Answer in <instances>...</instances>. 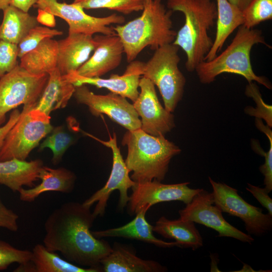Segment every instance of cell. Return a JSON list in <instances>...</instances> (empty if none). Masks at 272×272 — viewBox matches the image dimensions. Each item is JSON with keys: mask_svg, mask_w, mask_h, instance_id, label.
Instances as JSON below:
<instances>
[{"mask_svg": "<svg viewBox=\"0 0 272 272\" xmlns=\"http://www.w3.org/2000/svg\"><path fill=\"white\" fill-rule=\"evenodd\" d=\"M90 208L83 203L68 201L53 210L44 223L43 243L48 250L60 252L74 264L102 270L101 261L112 247L92 233L96 218Z\"/></svg>", "mask_w": 272, "mask_h": 272, "instance_id": "obj_1", "label": "cell"}, {"mask_svg": "<svg viewBox=\"0 0 272 272\" xmlns=\"http://www.w3.org/2000/svg\"><path fill=\"white\" fill-rule=\"evenodd\" d=\"M142 15L124 25L112 26L120 38L127 61L135 59L146 47L153 50L172 43L177 32L173 29L172 11L162 0H144Z\"/></svg>", "mask_w": 272, "mask_h": 272, "instance_id": "obj_2", "label": "cell"}, {"mask_svg": "<svg viewBox=\"0 0 272 272\" xmlns=\"http://www.w3.org/2000/svg\"><path fill=\"white\" fill-rule=\"evenodd\" d=\"M167 7L184 16V24L172 43L185 52L187 71H195L213 45L214 40L208 31L217 19L216 4L213 0H167Z\"/></svg>", "mask_w": 272, "mask_h": 272, "instance_id": "obj_3", "label": "cell"}, {"mask_svg": "<svg viewBox=\"0 0 272 272\" xmlns=\"http://www.w3.org/2000/svg\"><path fill=\"white\" fill-rule=\"evenodd\" d=\"M122 145L127 147L125 160L130 178L136 183L154 179L163 180L173 157L181 149L164 135L154 136L141 128L128 130L123 135Z\"/></svg>", "mask_w": 272, "mask_h": 272, "instance_id": "obj_4", "label": "cell"}, {"mask_svg": "<svg viewBox=\"0 0 272 272\" xmlns=\"http://www.w3.org/2000/svg\"><path fill=\"white\" fill-rule=\"evenodd\" d=\"M258 43L271 47L265 41L260 30L239 26L225 50L212 60L202 61L197 65L195 71L199 81L202 84H210L219 75L231 73L243 77L248 83L255 81L271 89L269 81L263 76L256 75L252 69L250 52L252 47Z\"/></svg>", "mask_w": 272, "mask_h": 272, "instance_id": "obj_5", "label": "cell"}, {"mask_svg": "<svg viewBox=\"0 0 272 272\" xmlns=\"http://www.w3.org/2000/svg\"><path fill=\"white\" fill-rule=\"evenodd\" d=\"M179 48L173 43L159 47L145 62L143 71V77L157 87L165 108L171 113L182 99L186 83V79L178 67Z\"/></svg>", "mask_w": 272, "mask_h": 272, "instance_id": "obj_6", "label": "cell"}, {"mask_svg": "<svg viewBox=\"0 0 272 272\" xmlns=\"http://www.w3.org/2000/svg\"><path fill=\"white\" fill-rule=\"evenodd\" d=\"M36 104L24 105L19 119L4 140L0 151V161L13 158L26 160L52 130L50 116L36 109Z\"/></svg>", "mask_w": 272, "mask_h": 272, "instance_id": "obj_7", "label": "cell"}, {"mask_svg": "<svg viewBox=\"0 0 272 272\" xmlns=\"http://www.w3.org/2000/svg\"><path fill=\"white\" fill-rule=\"evenodd\" d=\"M48 78L47 74H31L20 64L0 77V125L6 114L20 105L36 104Z\"/></svg>", "mask_w": 272, "mask_h": 272, "instance_id": "obj_8", "label": "cell"}, {"mask_svg": "<svg viewBox=\"0 0 272 272\" xmlns=\"http://www.w3.org/2000/svg\"><path fill=\"white\" fill-rule=\"evenodd\" d=\"M81 131L85 135L109 148L112 152L113 156L112 167L106 184L85 200L83 202V205L91 208L96 203V206L92 212L93 214L96 218L102 216L105 214L111 194L114 190H118L119 193L118 206L120 210H122L127 206L129 199L128 190L131 188L135 182L129 176L130 171L122 158L120 149L117 146L116 133L113 132L112 137L109 135V141H104L90 133Z\"/></svg>", "mask_w": 272, "mask_h": 272, "instance_id": "obj_9", "label": "cell"}, {"mask_svg": "<svg viewBox=\"0 0 272 272\" xmlns=\"http://www.w3.org/2000/svg\"><path fill=\"white\" fill-rule=\"evenodd\" d=\"M213 188L214 204L222 211L240 218L249 235L260 236L272 228V216L246 201L238 190L227 184L217 182L209 177Z\"/></svg>", "mask_w": 272, "mask_h": 272, "instance_id": "obj_10", "label": "cell"}, {"mask_svg": "<svg viewBox=\"0 0 272 272\" xmlns=\"http://www.w3.org/2000/svg\"><path fill=\"white\" fill-rule=\"evenodd\" d=\"M33 7L64 20L69 25V34L114 35L115 31L109 26L121 25L125 22L122 15L113 14L104 17H93L77 4L60 3L58 0H37Z\"/></svg>", "mask_w": 272, "mask_h": 272, "instance_id": "obj_11", "label": "cell"}, {"mask_svg": "<svg viewBox=\"0 0 272 272\" xmlns=\"http://www.w3.org/2000/svg\"><path fill=\"white\" fill-rule=\"evenodd\" d=\"M73 94L77 102L88 106L94 116L102 114L127 130H134L141 127V121L133 104L126 98L110 92L106 95H98L91 91L86 85L75 86Z\"/></svg>", "mask_w": 272, "mask_h": 272, "instance_id": "obj_12", "label": "cell"}, {"mask_svg": "<svg viewBox=\"0 0 272 272\" xmlns=\"http://www.w3.org/2000/svg\"><path fill=\"white\" fill-rule=\"evenodd\" d=\"M189 183L185 182L167 184L155 179L135 182L131 188L127 212L130 215H136L143 209L148 211L152 206L162 202L180 201L187 205L203 189L191 188L188 186Z\"/></svg>", "mask_w": 272, "mask_h": 272, "instance_id": "obj_13", "label": "cell"}, {"mask_svg": "<svg viewBox=\"0 0 272 272\" xmlns=\"http://www.w3.org/2000/svg\"><path fill=\"white\" fill-rule=\"evenodd\" d=\"M179 214L181 220L213 229L218 232L217 237H231L249 244L254 240L250 235L243 232L226 221L222 211L214 203L212 193L203 189L184 208L179 211Z\"/></svg>", "mask_w": 272, "mask_h": 272, "instance_id": "obj_14", "label": "cell"}, {"mask_svg": "<svg viewBox=\"0 0 272 272\" xmlns=\"http://www.w3.org/2000/svg\"><path fill=\"white\" fill-rule=\"evenodd\" d=\"M139 87L140 92L132 104L141 117V128L154 136L165 135L175 127L174 115L162 106L150 80L141 78Z\"/></svg>", "mask_w": 272, "mask_h": 272, "instance_id": "obj_15", "label": "cell"}, {"mask_svg": "<svg viewBox=\"0 0 272 272\" xmlns=\"http://www.w3.org/2000/svg\"><path fill=\"white\" fill-rule=\"evenodd\" d=\"M144 63V62L134 60L129 62L122 75L112 74L108 79L85 77L78 75L75 72L63 76L74 86L91 85L98 88H106L110 92L128 98L134 102L139 94L138 88Z\"/></svg>", "mask_w": 272, "mask_h": 272, "instance_id": "obj_16", "label": "cell"}, {"mask_svg": "<svg viewBox=\"0 0 272 272\" xmlns=\"http://www.w3.org/2000/svg\"><path fill=\"white\" fill-rule=\"evenodd\" d=\"M93 55L75 72L85 77H101L121 63L124 48L116 35H96Z\"/></svg>", "mask_w": 272, "mask_h": 272, "instance_id": "obj_17", "label": "cell"}, {"mask_svg": "<svg viewBox=\"0 0 272 272\" xmlns=\"http://www.w3.org/2000/svg\"><path fill=\"white\" fill-rule=\"evenodd\" d=\"M57 43V67L62 76L76 72L89 58L96 45L92 36L82 33L69 34Z\"/></svg>", "mask_w": 272, "mask_h": 272, "instance_id": "obj_18", "label": "cell"}, {"mask_svg": "<svg viewBox=\"0 0 272 272\" xmlns=\"http://www.w3.org/2000/svg\"><path fill=\"white\" fill-rule=\"evenodd\" d=\"M38 178L41 182L38 185L29 189L22 187L19 190L21 201L32 202L47 191L70 193L75 187L76 176L74 172L64 167L52 168L43 165L39 170Z\"/></svg>", "mask_w": 272, "mask_h": 272, "instance_id": "obj_19", "label": "cell"}, {"mask_svg": "<svg viewBox=\"0 0 272 272\" xmlns=\"http://www.w3.org/2000/svg\"><path fill=\"white\" fill-rule=\"evenodd\" d=\"M105 272H164L166 267L152 260L138 257L131 250L115 243L111 252L101 261Z\"/></svg>", "mask_w": 272, "mask_h": 272, "instance_id": "obj_20", "label": "cell"}, {"mask_svg": "<svg viewBox=\"0 0 272 272\" xmlns=\"http://www.w3.org/2000/svg\"><path fill=\"white\" fill-rule=\"evenodd\" d=\"M43 165L40 159L27 161L13 158L0 161V184L14 192H18L24 186L32 187L39 179V172Z\"/></svg>", "mask_w": 272, "mask_h": 272, "instance_id": "obj_21", "label": "cell"}, {"mask_svg": "<svg viewBox=\"0 0 272 272\" xmlns=\"http://www.w3.org/2000/svg\"><path fill=\"white\" fill-rule=\"evenodd\" d=\"M148 210L143 209L136 214V217L126 224L115 228L92 231L96 238L121 237L138 240L153 244L157 246L169 248L178 246L176 242H165L156 238L153 234V226L146 219Z\"/></svg>", "mask_w": 272, "mask_h": 272, "instance_id": "obj_22", "label": "cell"}, {"mask_svg": "<svg viewBox=\"0 0 272 272\" xmlns=\"http://www.w3.org/2000/svg\"><path fill=\"white\" fill-rule=\"evenodd\" d=\"M48 75L47 83L35 107L50 115L52 111L67 106L75 87L64 78L57 67Z\"/></svg>", "mask_w": 272, "mask_h": 272, "instance_id": "obj_23", "label": "cell"}, {"mask_svg": "<svg viewBox=\"0 0 272 272\" xmlns=\"http://www.w3.org/2000/svg\"><path fill=\"white\" fill-rule=\"evenodd\" d=\"M153 231L165 238L174 239L178 247L195 250L203 245L202 238L192 221L180 218L170 220L161 217L153 226Z\"/></svg>", "mask_w": 272, "mask_h": 272, "instance_id": "obj_24", "label": "cell"}, {"mask_svg": "<svg viewBox=\"0 0 272 272\" xmlns=\"http://www.w3.org/2000/svg\"><path fill=\"white\" fill-rule=\"evenodd\" d=\"M217 29L213 45L205 58V61L214 58L232 32L244 22L242 12L228 0H216Z\"/></svg>", "mask_w": 272, "mask_h": 272, "instance_id": "obj_25", "label": "cell"}, {"mask_svg": "<svg viewBox=\"0 0 272 272\" xmlns=\"http://www.w3.org/2000/svg\"><path fill=\"white\" fill-rule=\"evenodd\" d=\"M3 12L0 40L18 45L31 29L39 25L36 17L12 5Z\"/></svg>", "mask_w": 272, "mask_h": 272, "instance_id": "obj_26", "label": "cell"}, {"mask_svg": "<svg viewBox=\"0 0 272 272\" xmlns=\"http://www.w3.org/2000/svg\"><path fill=\"white\" fill-rule=\"evenodd\" d=\"M57 41L47 38L22 56L20 65L33 74H48L57 68Z\"/></svg>", "mask_w": 272, "mask_h": 272, "instance_id": "obj_27", "label": "cell"}, {"mask_svg": "<svg viewBox=\"0 0 272 272\" xmlns=\"http://www.w3.org/2000/svg\"><path fill=\"white\" fill-rule=\"evenodd\" d=\"M31 262L34 272H99L98 268L84 267L60 257L55 252L37 244L32 249Z\"/></svg>", "mask_w": 272, "mask_h": 272, "instance_id": "obj_28", "label": "cell"}, {"mask_svg": "<svg viewBox=\"0 0 272 272\" xmlns=\"http://www.w3.org/2000/svg\"><path fill=\"white\" fill-rule=\"evenodd\" d=\"M74 142L75 137L72 132L66 130L64 125H59L53 128L41 144L39 150L41 151L45 148L50 149L53 154L52 162L54 165H57Z\"/></svg>", "mask_w": 272, "mask_h": 272, "instance_id": "obj_29", "label": "cell"}, {"mask_svg": "<svg viewBox=\"0 0 272 272\" xmlns=\"http://www.w3.org/2000/svg\"><path fill=\"white\" fill-rule=\"evenodd\" d=\"M144 0H75L73 3L84 9L105 8L125 15L142 11Z\"/></svg>", "mask_w": 272, "mask_h": 272, "instance_id": "obj_30", "label": "cell"}, {"mask_svg": "<svg viewBox=\"0 0 272 272\" xmlns=\"http://www.w3.org/2000/svg\"><path fill=\"white\" fill-rule=\"evenodd\" d=\"M242 25L251 29L260 23L272 19V0H252L242 11Z\"/></svg>", "mask_w": 272, "mask_h": 272, "instance_id": "obj_31", "label": "cell"}, {"mask_svg": "<svg viewBox=\"0 0 272 272\" xmlns=\"http://www.w3.org/2000/svg\"><path fill=\"white\" fill-rule=\"evenodd\" d=\"M63 32L55 29L38 25L31 29L18 44V57L36 47L42 41L60 36Z\"/></svg>", "mask_w": 272, "mask_h": 272, "instance_id": "obj_32", "label": "cell"}, {"mask_svg": "<svg viewBox=\"0 0 272 272\" xmlns=\"http://www.w3.org/2000/svg\"><path fill=\"white\" fill-rule=\"evenodd\" d=\"M255 124L257 128L266 135L270 144L269 149L266 153L260 147H258L257 145L256 147L253 145L254 150L264 157V163L260 166L259 170L264 177V188L269 193L272 190V132L270 127L267 125H264L260 119H256Z\"/></svg>", "mask_w": 272, "mask_h": 272, "instance_id": "obj_33", "label": "cell"}, {"mask_svg": "<svg viewBox=\"0 0 272 272\" xmlns=\"http://www.w3.org/2000/svg\"><path fill=\"white\" fill-rule=\"evenodd\" d=\"M31 258V251L18 249L6 241L0 240V270L7 269L13 263H27Z\"/></svg>", "mask_w": 272, "mask_h": 272, "instance_id": "obj_34", "label": "cell"}, {"mask_svg": "<svg viewBox=\"0 0 272 272\" xmlns=\"http://www.w3.org/2000/svg\"><path fill=\"white\" fill-rule=\"evenodd\" d=\"M245 94L253 98L256 103V108L247 107L245 112L257 118H263L267 125L270 128L272 126L271 106L266 104L263 101L258 87L253 82L248 83L245 89Z\"/></svg>", "mask_w": 272, "mask_h": 272, "instance_id": "obj_35", "label": "cell"}, {"mask_svg": "<svg viewBox=\"0 0 272 272\" xmlns=\"http://www.w3.org/2000/svg\"><path fill=\"white\" fill-rule=\"evenodd\" d=\"M18 45L0 40V77L18 64Z\"/></svg>", "mask_w": 272, "mask_h": 272, "instance_id": "obj_36", "label": "cell"}, {"mask_svg": "<svg viewBox=\"0 0 272 272\" xmlns=\"http://www.w3.org/2000/svg\"><path fill=\"white\" fill-rule=\"evenodd\" d=\"M19 216L13 211L8 208L0 199V228H5L12 232L19 229Z\"/></svg>", "mask_w": 272, "mask_h": 272, "instance_id": "obj_37", "label": "cell"}, {"mask_svg": "<svg viewBox=\"0 0 272 272\" xmlns=\"http://www.w3.org/2000/svg\"><path fill=\"white\" fill-rule=\"evenodd\" d=\"M246 190L250 192L261 205L268 211V214L272 216V199L264 188H261L251 184H247Z\"/></svg>", "mask_w": 272, "mask_h": 272, "instance_id": "obj_38", "label": "cell"}, {"mask_svg": "<svg viewBox=\"0 0 272 272\" xmlns=\"http://www.w3.org/2000/svg\"><path fill=\"white\" fill-rule=\"evenodd\" d=\"M20 114L21 112L18 109L13 110L7 122L0 127V151L7 134L19 119Z\"/></svg>", "mask_w": 272, "mask_h": 272, "instance_id": "obj_39", "label": "cell"}, {"mask_svg": "<svg viewBox=\"0 0 272 272\" xmlns=\"http://www.w3.org/2000/svg\"><path fill=\"white\" fill-rule=\"evenodd\" d=\"M54 16L41 9H38V15L36 19L40 23L47 27H53L55 26L56 21Z\"/></svg>", "mask_w": 272, "mask_h": 272, "instance_id": "obj_40", "label": "cell"}, {"mask_svg": "<svg viewBox=\"0 0 272 272\" xmlns=\"http://www.w3.org/2000/svg\"><path fill=\"white\" fill-rule=\"evenodd\" d=\"M37 0H11L12 5L25 12H28L29 9L34 6Z\"/></svg>", "mask_w": 272, "mask_h": 272, "instance_id": "obj_41", "label": "cell"}, {"mask_svg": "<svg viewBox=\"0 0 272 272\" xmlns=\"http://www.w3.org/2000/svg\"><path fill=\"white\" fill-rule=\"evenodd\" d=\"M242 12L248 6L252 0H228Z\"/></svg>", "mask_w": 272, "mask_h": 272, "instance_id": "obj_42", "label": "cell"}, {"mask_svg": "<svg viewBox=\"0 0 272 272\" xmlns=\"http://www.w3.org/2000/svg\"><path fill=\"white\" fill-rule=\"evenodd\" d=\"M11 0H0V10H4L10 5Z\"/></svg>", "mask_w": 272, "mask_h": 272, "instance_id": "obj_43", "label": "cell"}]
</instances>
